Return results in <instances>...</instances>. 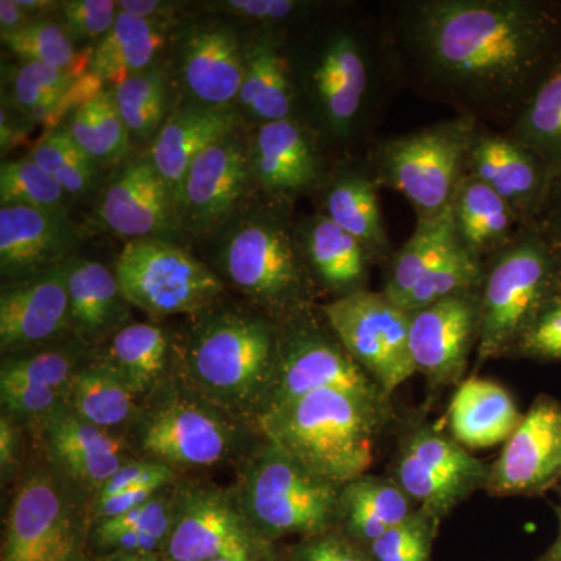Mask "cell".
<instances>
[{
  "label": "cell",
  "mask_w": 561,
  "mask_h": 561,
  "mask_svg": "<svg viewBox=\"0 0 561 561\" xmlns=\"http://www.w3.org/2000/svg\"><path fill=\"white\" fill-rule=\"evenodd\" d=\"M402 88L508 131L561 55L556 0H390L381 5Z\"/></svg>",
  "instance_id": "1"
},
{
  "label": "cell",
  "mask_w": 561,
  "mask_h": 561,
  "mask_svg": "<svg viewBox=\"0 0 561 561\" xmlns=\"http://www.w3.org/2000/svg\"><path fill=\"white\" fill-rule=\"evenodd\" d=\"M312 24V22H311ZM306 25V35H289L291 76L298 119L323 146H371V133L402 84L381 14Z\"/></svg>",
  "instance_id": "2"
},
{
  "label": "cell",
  "mask_w": 561,
  "mask_h": 561,
  "mask_svg": "<svg viewBox=\"0 0 561 561\" xmlns=\"http://www.w3.org/2000/svg\"><path fill=\"white\" fill-rule=\"evenodd\" d=\"M278 353L279 323L253 306L219 302L192 317L175 341L173 371L210 404L257 427L275 387Z\"/></svg>",
  "instance_id": "3"
},
{
  "label": "cell",
  "mask_w": 561,
  "mask_h": 561,
  "mask_svg": "<svg viewBox=\"0 0 561 561\" xmlns=\"http://www.w3.org/2000/svg\"><path fill=\"white\" fill-rule=\"evenodd\" d=\"M128 438L138 459L157 461L183 476L214 468L236 470L262 434L210 404L172 370L140 404Z\"/></svg>",
  "instance_id": "4"
},
{
  "label": "cell",
  "mask_w": 561,
  "mask_h": 561,
  "mask_svg": "<svg viewBox=\"0 0 561 561\" xmlns=\"http://www.w3.org/2000/svg\"><path fill=\"white\" fill-rule=\"evenodd\" d=\"M387 405L337 390H320L265 413L262 437L302 467L342 489L368 474Z\"/></svg>",
  "instance_id": "5"
},
{
  "label": "cell",
  "mask_w": 561,
  "mask_h": 561,
  "mask_svg": "<svg viewBox=\"0 0 561 561\" xmlns=\"http://www.w3.org/2000/svg\"><path fill=\"white\" fill-rule=\"evenodd\" d=\"M220 272L276 323L316 309L320 290L302 254L291 206L265 201L236 221L221 245Z\"/></svg>",
  "instance_id": "6"
},
{
  "label": "cell",
  "mask_w": 561,
  "mask_h": 561,
  "mask_svg": "<svg viewBox=\"0 0 561 561\" xmlns=\"http://www.w3.org/2000/svg\"><path fill=\"white\" fill-rule=\"evenodd\" d=\"M234 472L232 494L268 545L294 535L306 540L337 526L341 489L267 438H261Z\"/></svg>",
  "instance_id": "7"
},
{
  "label": "cell",
  "mask_w": 561,
  "mask_h": 561,
  "mask_svg": "<svg viewBox=\"0 0 561 561\" xmlns=\"http://www.w3.org/2000/svg\"><path fill=\"white\" fill-rule=\"evenodd\" d=\"M483 268L479 365L512 356L531 321L561 294V257L534 227H524Z\"/></svg>",
  "instance_id": "8"
},
{
  "label": "cell",
  "mask_w": 561,
  "mask_h": 561,
  "mask_svg": "<svg viewBox=\"0 0 561 561\" xmlns=\"http://www.w3.org/2000/svg\"><path fill=\"white\" fill-rule=\"evenodd\" d=\"M481 124L463 116L376 139L364 160L379 187L400 192L416 220L435 219L451 209L468 154Z\"/></svg>",
  "instance_id": "9"
},
{
  "label": "cell",
  "mask_w": 561,
  "mask_h": 561,
  "mask_svg": "<svg viewBox=\"0 0 561 561\" xmlns=\"http://www.w3.org/2000/svg\"><path fill=\"white\" fill-rule=\"evenodd\" d=\"M90 497L39 457L14 485L0 561H90Z\"/></svg>",
  "instance_id": "10"
},
{
  "label": "cell",
  "mask_w": 561,
  "mask_h": 561,
  "mask_svg": "<svg viewBox=\"0 0 561 561\" xmlns=\"http://www.w3.org/2000/svg\"><path fill=\"white\" fill-rule=\"evenodd\" d=\"M114 273L125 300L151 319L198 316L219 305L225 291L205 262L164 239L125 243Z\"/></svg>",
  "instance_id": "11"
},
{
  "label": "cell",
  "mask_w": 561,
  "mask_h": 561,
  "mask_svg": "<svg viewBox=\"0 0 561 561\" xmlns=\"http://www.w3.org/2000/svg\"><path fill=\"white\" fill-rule=\"evenodd\" d=\"M320 390L345 391L389 405L381 387L350 356L320 311L312 309L279 324L275 387L264 415Z\"/></svg>",
  "instance_id": "12"
},
{
  "label": "cell",
  "mask_w": 561,
  "mask_h": 561,
  "mask_svg": "<svg viewBox=\"0 0 561 561\" xmlns=\"http://www.w3.org/2000/svg\"><path fill=\"white\" fill-rule=\"evenodd\" d=\"M161 556L165 561H268L272 545L251 527L231 486L181 478L171 535Z\"/></svg>",
  "instance_id": "13"
},
{
  "label": "cell",
  "mask_w": 561,
  "mask_h": 561,
  "mask_svg": "<svg viewBox=\"0 0 561 561\" xmlns=\"http://www.w3.org/2000/svg\"><path fill=\"white\" fill-rule=\"evenodd\" d=\"M328 327L387 397L416 373L411 353V312L383 291L362 290L320 306Z\"/></svg>",
  "instance_id": "14"
},
{
  "label": "cell",
  "mask_w": 561,
  "mask_h": 561,
  "mask_svg": "<svg viewBox=\"0 0 561 561\" xmlns=\"http://www.w3.org/2000/svg\"><path fill=\"white\" fill-rule=\"evenodd\" d=\"M25 430L35 442L41 459L91 502L114 472L138 459L127 434L99 430L65 408Z\"/></svg>",
  "instance_id": "15"
},
{
  "label": "cell",
  "mask_w": 561,
  "mask_h": 561,
  "mask_svg": "<svg viewBox=\"0 0 561 561\" xmlns=\"http://www.w3.org/2000/svg\"><path fill=\"white\" fill-rule=\"evenodd\" d=\"M317 133L298 117L256 125L249 138L254 186L267 201L294 206L316 194L331 168Z\"/></svg>",
  "instance_id": "16"
},
{
  "label": "cell",
  "mask_w": 561,
  "mask_h": 561,
  "mask_svg": "<svg viewBox=\"0 0 561 561\" xmlns=\"http://www.w3.org/2000/svg\"><path fill=\"white\" fill-rule=\"evenodd\" d=\"M254 187L249 142L236 133L217 140L192 162L180 202L181 228L206 236L230 224Z\"/></svg>",
  "instance_id": "17"
},
{
  "label": "cell",
  "mask_w": 561,
  "mask_h": 561,
  "mask_svg": "<svg viewBox=\"0 0 561 561\" xmlns=\"http://www.w3.org/2000/svg\"><path fill=\"white\" fill-rule=\"evenodd\" d=\"M561 482V404L541 394L490 467L485 490L496 496L537 494Z\"/></svg>",
  "instance_id": "18"
},
{
  "label": "cell",
  "mask_w": 561,
  "mask_h": 561,
  "mask_svg": "<svg viewBox=\"0 0 561 561\" xmlns=\"http://www.w3.org/2000/svg\"><path fill=\"white\" fill-rule=\"evenodd\" d=\"M481 295H456L411 312V353L416 373L434 386L463 378L468 357L478 346Z\"/></svg>",
  "instance_id": "19"
},
{
  "label": "cell",
  "mask_w": 561,
  "mask_h": 561,
  "mask_svg": "<svg viewBox=\"0 0 561 561\" xmlns=\"http://www.w3.org/2000/svg\"><path fill=\"white\" fill-rule=\"evenodd\" d=\"M467 173L500 195L523 227L537 219L556 179L534 151L508 133L485 125H479L472 139Z\"/></svg>",
  "instance_id": "20"
},
{
  "label": "cell",
  "mask_w": 561,
  "mask_h": 561,
  "mask_svg": "<svg viewBox=\"0 0 561 561\" xmlns=\"http://www.w3.org/2000/svg\"><path fill=\"white\" fill-rule=\"evenodd\" d=\"M72 337L65 264L13 280L0 291V348L7 354L44 348Z\"/></svg>",
  "instance_id": "21"
},
{
  "label": "cell",
  "mask_w": 561,
  "mask_h": 561,
  "mask_svg": "<svg viewBox=\"0 0 561 561\" xmlns=\"http://www.w3.org/2000/svg\"><path fill=\"white\" fill-rule=\"evenodd\" d=\"M99 220L128 241L164 239L181 228L172 192L149 157L128 161L114 175L99 203Z\"/></svg>",
  "instance_id": "22"
},
{
  "label": "cell",
  "mask_w": 561,
  "mask_h": 561,
  "mask_svg": "<svg viewBox=\"0 0 561 561\" xmlns=\"http://www.w3.org/2000/svg\"><path fill=\"white\" fill-rule=\"evenodd\" d=\"M80 228L68 213L2 206L0 208V273L3 284L60 267L76 256Z\"/></svg>",
  "instance_id": "23"
},
{
  "label": "cell",
  "mask_w": 561,
  "mask_h": 561,
  "mask_svg": "<svg viewBox=\"0 0 561 561\" xmlns=\"http://www.w3.org/2000/svg\"><path fill=\"white\" fill-rule=\"evenodd\" d=\"M379 190L364 158L337 161L316 192L320 197L317 213L356 238L373 264L386 265L394 250L383 221Z\"/></svg>",
  "instance_id": "24"
},
{
  "label": "cell",
  "mask_w": 561,
  "mask_h": 561,
  "mask_svg": "<svg viewBox=\"0 0 561 561\" xmlns=\"http://www.w3.org/2000/svg\"><path fill=\"white\" fill-rule=\"evenodd\" d=\"M247 47L228 25L192 28L181 50V77L195 105L232 108L245 76Z\"/></svg>",
  "instance_id": "25"
},
{
  "label": "cell",
  "mask_w": 561,
  "mask_h": 561,
  "mask_svg": "<svg viewBox=\"0 0 561 561\" xmlns=\"http://www.w3.org/2000/svg\"><path fill=\"white\" fill-rule=\"evenodd\" d=\"M65 273L70 334L88 348H101L130 324V302L122 295L116 273L101 262L72 256L65 262Z\"/></svg>",
  "instance_id": "26"
},
{
  "label": "cell",
  "mask_w": 561,
  "mask_h": 561,
  "mask_svg": "<svg viewBox=\"0 0 561 561\" xmlns=\"http://www.w3.org/2000/svg\"><path fill=\"white\" fill-rule=\"evenodd\" d=\"M239 119L234 108H209L194 103L173 111L164 122L147 157L171 190L176 208L180 209L184 179L192 162L214 142L238 131Z\"/></svg>",
  "instance_id": "27"
},
{
  "label": "cell",
  "mask_w": 561,
  "mask_h": 561,
  "mask_svg": "<svg viewBox=\"0 0 561 561\" xmlns=\"http://www.w3.org/2000/svg\"><path fill=\"white\" fill-rule=\"evenodd\" d=\"M289 35L264 31L247 46L238 105L256 125L298 117V98L291 76Z\"/></svg>",
  "instance_id": "28"
},
{
  "label": "cell",
  "mask_w": 561,
  "mask_h": 561,
  "mask_svg": "<svg viewBox=\"0 0 561 561\" xmlns=\"http://www.w3.org/2000/svg\"><path fill=\"white\" fill-rule=\"evenodd\" d=\"M297 234L319 290L332 300L367 290L373 261L356 238L320 213L297 224Z\"/></svg>",
  "instance_id": "29"
},
{
  "label": "cell",
  "mask_w": 561,
  "mask_h": 561,
  "mask_svg": "<svg viewBox=\"0 0 561 561\" xmlns=\"http://www.w3.org/2000/svg\"><path fill=\"white\" fill-rule=\"evenodd\" d=\"M522 420L523 413L504 387L476 376L460 382L448 409L451 437L467 449L507 442Z\"/></svg>",
  "instance_id": "30"
},
{
  "label": "cell",
  "mask_w": 561,
  "mask_h": 561,
  "mask_svg": "<svg viewBox=\"0 0 561 561\" xmlns=\"http://www.w3.org/2000/svg\"><path fill=\"white\" fill-rule=\"evenodd\" d=\"M94 356L142 400L171 376L175 339L154 323H130L122 328Z\"/></svg>",
  "instance_id": "31"
},
{
  "label": "cell",
  "mask_w": 561,
  "mask_h": 561,
  "mask_svg": "<svg viewBox=\"0 0 561 561\" xmlns=\"http://www.w3.org/2000/svg\"><path fill=\"white\" fill-rule=\"evenodd\" d=\"M451 214L457 241L481 262L504 250L524 228L500 195L468 173L456 192Z\"/></svg>",
  "instance_id": "32"
},
{
  "label": "cell",
  "mask_w": 561,
  "mask_h": 561,
  "mask_svg": "<svg viewBox=\"0 0 561 561\" xmlns=\"http://www.w3.org/2000/svg\"><path fill=\"white\" fill-rule=\"evenodd\" d=\"M413 504L393 479L364 474L342 486L337 524L350 540L368 548L405 522L416 511Z\"/></svg>",
  "instance_id": "33"
},
{
  "label": "cell",
  "mask_w": 561,
  "mask_h": 561,
  "mask_svg": "<svg viewBox=\"0 0 561 561\" xmlns=\"http://www.w3.org/2000/svg\"><path fill=\"white\" fill-rule=\"evenodd\" d=\"M142 401L92 353L91 359L70 379L65 409L99 430L128 435Z\"/></svg>",
  "instance_id": "34"
},
{
  "label": "cell",
  "mask_w": 561,
  "mask_h": 561,
  "mask_svg": "<svg viewBox=\"0 0 561 561\" xmlns=\"http://www.w3.org/2000/svg\"><path fill=\"white\" fill-rule=\"evenodd\" d=\"M168 24L139 20L119 10L113 27L94 47L90 72L111 87L153 68L165 44Z\"/></svg>",
  "instance_id": "35"
},
{
  "label": "cell",
  "mask_w": 561,
  "mask_h": 561,
  "mask_svg": "<svg viewBox=\"0 0 561 561\" xmlns=\"http://www.w3.org/2000/svg\"><path fill=\"white\" fill-rule=\"evenodd\" d=\"M451 209L435 219L416 220L411 238L386 264L383 294L404 309L416 284L457 245Z\"/></svg>",
  "instance_id": "36"
},
{
  "label": "cell",
  "mask_w": 561,
  "mask_h": 561,
  "mask_svg": "<svg viewBox=\"0 0 561 561\" xmlns=\"http://www.w3.org/2000/svg\"><path fill=\"white\" fill-rule=\"evenodd\" d=\"M513 139L534 151L553 176L561 172V55L511 130Z\"/></svg>",
  "instance_id": "37"
},
{
  "label": "cell",
  "mask_w": 561,
  "mask_h": 561,
  "mask_svg": "<svg viewBox=\"0 0 561 561\" xmlns=\"http://www.w3.org/2000/svg\"><path fill=\"white\" fill-rule=\"evenodd\" d=\"M94 350L76 337L44 348L7 354L0 365V383L44 387L65 391L70 379L91 359Z\"/></svg>",
  "instance_id": "38"
},
{
  "label": "cell",
  "mask_w": 561,
  "mask_h": 561,
  "mask_svg": "<svg viewBox=\"0 0 561 561\" xmlns=\"http://www.w3.org/2000/svg\"><path fill=\"white\" fill-rule=\"evenodd\" d=\"M62 127L101 165L116 164L130 149V133L117 110L113 88L79 106Z\"/></svg>",
  "instance_id": "39"
},
{
  "label": "cell",
  "mask_w": 561,
  "mask_h": 561,
  "mask_svg": "<svg viewBox=\"0 0 561 561\" xmlns=\"http://www.w3.org/2000/svg\"><path fill=\"white\" fill-rule=\"evenodd\" d=\"M31 158L72 198L90 194L101 181L102 165L81 149L62 125L44 133Z\"/></svg>",
  "instance_id": "40"
},
{
  "label": "cell",
  "mask_w": 561,
  "mask_h": 561,
  "mask_svg": "<svg viewBox=\"0 0 561 561\" xmlns=\"http://www.w3.org/2000/svg\"><path fill=\"white\" fill-rule=\"evenodd\" d=\"M111 88L130 138H157L168 121V83L164 73L160 69L150 68Z\"/></svg>",
  "instance_id": "41"
},
{
  "label": "cell",
  "mask_w": 561,
  "mask_h": 561,
  "mask_svg": "<svg viewBox=\"0 0 561 561\" xmlns=\"http://www.w3.org/2000/svg\"><path fill=\"white\" fill-rule=\"evenodd\" d=\"M402 446L431 470L461 483L472 493L485 489L490 467L472 457L468 449L453 437H446L432 427H419L405 437Z\"/></svg>",
  "instance_id": "42"
},
{
  "label": "cell",
  "mask_w": 561,
  "mask_h": 561,
  "mask_svg": "<svg viewBox=\"0 0 561 561\" xmlns=\"http://www.w3.org/2000/svg\"><path fill=\"white\" fill-rule=\"evenodd\" d=\"M3 44L24 62H44L68 69L76 77L90 70L91 51L77 55L76 43L61 24L50 21H33L21 31L2 36Z\"/></svg>",
  "instance_id": "43"
},
{
  "label": "cell",
  "mask_w": 561,
  "mask_h": 561,
  "mask_svg": "<svg viewBox=\"0 0 561 561\" xmlns=\"http://www.w3.org/2000/svg\"><path fill=\"white\" fill-rule=\"evenodd\" d=\"M391 479L420 505L421 511L440 519L472 494V491L461 483L431 470L404 446H401L398 453Z\"/></svg>",
  "instance_id": "44"
},
{
  "label": "cell",
  "mask_w": 561,
  "mask_h": 561,
  "mask_svg": "<svg viewBox=\"0 0 561 561\" xmlns=\"http://www.w3.org/2000/svg\"><path fill=\"white\" fill-rule=\"evenodd\" d=\"M483 272H485L483 262L476 260L460 243H457L416 284L411 297L405 301L404 309L408 312L419 311L456 295L479 291L482 287Z\"/></svg>",
  "instance_id": "45"
},
{
  "label": "cell",
  "mask_w": 561,
  "mask_h": 561,
  "mask_svg": "<svg viewBox=\"0 0 561 561\" xmlns=\"http://www.w3.org/2000/svg\"><path fill=\"white\" fill-rule=\"evenodd\" d=\"M70 195L32 160L2 162L0 168V203L2 206L62 210L68 213Z\"/></svg>",
  "instance_id": "46"
},
{
  "label": "cell",
  "mask_w": 561,
  "mask_h": 561,
  "mask_svg": "<svg viewBox=\"0 0 561 561\" xmlns=\"http://www.w3.org/2000/svg\"><path fill=\"white\" fill-rule=\"evenodd\" d=\"M79 79L68 69L44 62H24L14 73L11 98L14 106L35 124H43L47 110Z\"/></svg>",
  "instance_id": "47"
},
{
  "label": "cell",
  "mask_w": 561,
  "mask_h": 561,
  "mask_svg": "<svg viewBox=\"0 0 561 561\" xmlns=\"http://www.w3.org/2000/svg\"><path fill=\"white\" fill-rule=\"evenodd\" d=\"M440 518L416 508L367 548L371 561H431Z\"/></svg>",
  "instance_id": "48"
},
{
  "label": "cell",
  "mask_w": 561,
  "mask_h": 561,
  "mask_svg": "<svg viewBox=\"0 0 561 561\" xmlns=\"http://www.w3.org/2000/svg\"><path fill=\"white\" fill-rule=\"evenodd\" d=\"M220 10L264 25L265 31L286 33L289 28L306 27L327 9L323 3L302 0H228Z\"/></svg>",
  "instance_id": "49"
},
{
  "label": "cell",
  "mask_w": 561,
  "mask_h": 561,
  "mask_svg": "<svg viewBox=\"0 0 561 561\" xmlns=\"http://www.w3.org/2000/svg\"><path fill=\"white\" fill-rule=\"evenodd\" d=\"M61 27L77 41H101L116 21L119 7L113 0H69L60 3Z\"/></svg>",
  "instance_id": "50"
},
{
  "label": "cell",
  "mask_w": 561,
  "mask_h": 561,
  "mask_svg": "<svg viewBox=\"0 0 561 561\" xmlns=\"http://www.w3.org/2000/svg\"><path fill=\"white\" fill-rule=\"evenodd\" d=\"M512 356L541 362L561 360V294L549 301L516 343Z\"/></svg>",
  "instance_id": "51"
},
{
  "label": "cell",
  "mask_w": 561,
  "mask_h": 561,
  "mask_svg": "<svg viewBox=\"0 0 561 561\" xmlns=\"http://www.w3.org/2000/svg\"><path fill=\"white\" fill-rule=\"evenodd\" d=\"M183 476L179 474L172 468L157 461L135 459L125 463L119 470L103 483L94 501L106 500V497L116 496L124 491L144 489V486H169L179 482Z\"/></svg>",
  "instance_id": "52"
},
{
  "label": "cell",
  "mask_w": 561,
  "mask_h": 561,
  "mask_svg": "<svg viewBox=\"0 0 561 561\" xmlns=\"http://www.w3.org/2000/svg\"><path fill=\"white\" fill-rule=\"evenodd\" d=\"M294 561H371L368 552L346 535L334 530L306 538L295 549Z\"/></svg>",
  "instance_id": "53"
},
{
  "label": "cell",
  "mask_w": 561,
  "mask_h": 561,
  "mask_svg": "<svg viewBox=\"0 0 561 561\" xmlns=\"http://www.w3.org/2000/svg\"><path fill=\"white\" fill-rule=\"evenodd\" d=\"M28 432L16 420L0 415V478L3 485L18 481L25 465V438Z\"/></svg>",
  "instance_id": "54"
},
{
  "label": "cell",
  "mask_w": 561,
  "mask_h": 561,
  "mask_svg": "<svg viewBox=\"0 0 561 561\" xmlns=\"http://www.w3.org/2000/svg\"><path fill=\"white\" fill-rule=\"evenodd\" d=\"M561 257V172L552 181L551 191L537 219L530 225Z\"/></svg>",
  "instance_id": "55"
},
{
  "label": "cell",
  "mask_w": 561,
  "mask_h": 561,
  "mask_svg": "<svg viewBox=\"0 0 561 561\" xmlns=\"http://www.w3.org/2000/svg\"><path fill=\"white\" fill-rule=\"evenodd\" d=\"M121 11L150 22H162L168 24L176 7L173 3L161 2V0H119L117 2Z\"/></svg>",
  "instance_id": "56"
},
{
  "label": "cell",
  "mask_w": 561,
  "mask_h": 561,
  "mask_svg": "<svg viewBox=\"0 0 561 561\" xmlns=\"http://www.w3.org/2000/svg\"><path fill=\"white\" fill-rule=\"evenodd\" d=\"M33 22L31 14L22 9L20 0H2L0 2V32L2 36L21 31Z\"/></svg>",
  "instance_id": "57"
},
{
  "label": "cell",
  "mask_w": 561,
  "mask_h": 561,
  "mask_svg": "<svg viewBox=\"0 0 561 561\" xmlns=\"http://www.w3.org/2000/svg\"><path fill=\"white\" fill-rule=\"evenodd\" d=\"M94 561H165L161 553H110Z\"/></svg>",
  "instance_id": "58"
},
{
  "label": "cell",
  "mask_w": 561,
  "mask_h": 561,
  "mask_svg": "<svg viewBox=\"0 0 561 561\" xmlns=\"http://www.w3.org/2000/svg\"><path fill=\"white\" fill-rule=\"evenodd\" d=\"M20 3L22 9L31 14L33 21L47 11L60 9V3L47 2V0H20Z\"/></svg>",
  "instance_id": "59"
},
{
  "label": "cell",
  "mask_w": 561,
  "mask_h": 561,
  "mask_svg": "<svg viewBox=\"0 0 561 561\" xmlns=\"http://www.w3.org/2000/svg\"><path fill=\"white\" fill-rule=\"evenodd\" d=\"M557 518H559V537L556 545L552 546L551 552L548 553L552 560L561 561V507L557 508Z\"/></svg>",
  "instance_id": "60"
},
{
  "label": "cell",
  "mask_w": 561,
  "mask_h": 561,
  "mask_svg": "<svg viewBox=\"0 0 561 561\" xmlns=\"http://www.w3.org/2000/svg\"><path fill=\"white\" fill-rule=\"evenodd\" d=\"M210 561H238V560H232V559H216V560H210Z\"/></svg>",
  "instance_id": "61"
},
{
  "label": "cell",
  "mask_w": 561,
  "mask_h": 561,
  "mask_svg": "<svg viewBox=\"0 0 561 561\" xmlns=\"http://www.w3.org/2000/svg\"><path fill=\"white\" fill-rule=\"evenodd\" d=\"M540 561H556V560H552L551 557L546 556L545 559H541Z\"/></svg>",
  "instance_id": "62"
},
{
  "label": "cell",
  "mask_w": 561,
  "mask_h": 561,
  "mask_svg": "<svg viewBox=\"0 0 561 561\" xmlns=\"http://www.w3.org/2000/svg\"><path fill=\"white\" fill-rule=\"evenodd\" d=\"M268 561H275V560L271 559V560H268Z\"/></svg>",
  "instance_id": "63"
}]
</instances>
